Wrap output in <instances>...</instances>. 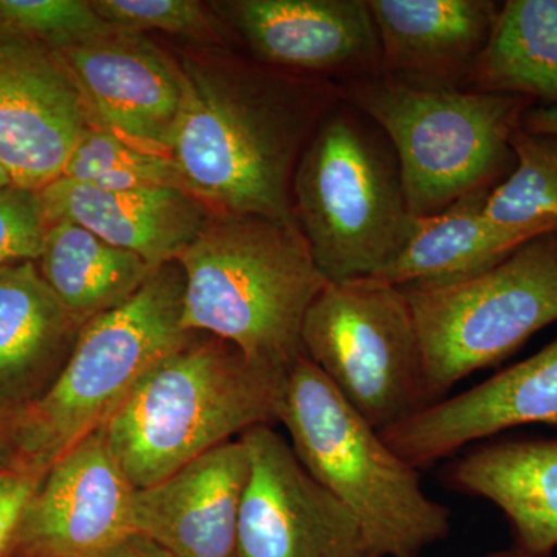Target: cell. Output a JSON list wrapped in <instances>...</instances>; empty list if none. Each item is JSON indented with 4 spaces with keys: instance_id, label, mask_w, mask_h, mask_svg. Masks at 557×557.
<instances>
[{
    "instance_id": "1",
    "label": "cell",
    "mask_w": 557,
    "mask_h": 557,
    "mask_svg": "<svg viewBox=\"0 0 557 557\" xmlns=\"http://www.w3.org/2000/svg\"><path fill=\"white\" fill-rule=\"evenodd\" d=\"M185 84L171 159L212 212L296 226L292 182L300 153L343 100L332 81L304 78L226 53L180 60Z\"/></svg>"
},
{
    "instance_id": "2",
    "label": "cell",
    "mask_w": 557,
    "mask_h": 557,
    "mask_svg": "<svg viewBox=\"0 0 557 557\" xmlns=\"http://www.w3.org/2000/svg\"><path fill=\"white\" fill-rule=\"evenodd\" d=\"M285 373L226 341L190 332L139 379L102 429L141 490L248 429L277 423Z\"/></svg>"
},
{
    "instance_id": "3",
    "label": "cell",
    "mask_w": 557,
    "mask_h": 557,
    "mask_svg": "<svg viewBox=\"0 0 557 557\" xmlns=\"http://www.w3.org/2000/svg\"><path fill=\"white\" fill-rule=\"evenodd\" d=\"M178 262L186 332L226 341L278 372L302 357L304 319L327 281L296 226L212 212Z\"/></svg>"
},
{
    "instance_id": "4",
    "label": "cell",
    "mask_w": 557,
    "mask_h": 557,
    "mask_svg": "<svg viewBox=\"0 0 557 557\" xmlns=\"http://www.w3.org/2000/svg\"><path fill=\"white\" fill-rule=\"evenodd\" d=\"M278 423L311 478L348 509L370 557H421L449 536L450 511L306 357L285 373Z\"/></svg>"
},
{
    "instance_id": "5",
    "label": "cell",
    "mask_w": 557,
    "mask_h": 557,
    "mask_svg": "<svg viewBox=\"0 0 557 557\" xmlns=\"http://www.w3.org/2000/svg\"><path fill=\"white\" fill-rule=\"evenodd\" d=\"M343 100L391 143L410 214L428 218L515 168L511 137L533 100L381 75L343 84Z\"/></svg>"
},
{
    "instance_id": "6",
    "label": "cell",
    "mask_w": 557,
    "mask_h": 557,
    "mask_svg": "<svg viewBox=\"0 0 557 557\" xmlns=\"http://www.w3.org/2000/svg\"><path fill=\"white\" fill-rule=\"evenodd\" d=\"M292 200L299 233L327 282L381 276L416 222L391 143L344 100L300 153Z\"/></svg>"
},
{
    "instance_id": "7",
    "label": "cell",
    "mask_w": 557,
    "mask_h": 557,
    "mask_svg": "<svg viewBox=\"0 0 557 557\" xmlns=\"http://www.w3.org/2000/svg\"><path fill=\"white\" fill-rule=\"evenodd\" d=\"M183 307L185 274L177 260L160 267L123 306L81 327L57 381L14 416L25 467L47 471L108 423L139 379L188 339Z\"/></svg>"
},
{
    "instance_id": "8",
    "label": "cell",
    "mask_w": 557,
    "mask_h": 557,
    "mask_svg": "<svg viewBox=\"0 0 557 557\" xmlns=\"http://www.w3.org/2000/svg\"><path fill=\"white\" fill-rule=\"evenodd\" d=\"M403 292L417 325L431 406L557 322V231L531 237L478 276Z\"/></svg>"
},
{
    "instance_id": "9",
    "label": "cell",
    "mask_w": 557,
    "mask_h": 557,
    "mask_svg": "<svg viewBox=\"0 0 557 557\" xmlns=\"http://www.w3.org/2000/svg\"><path fill=\"white\" fill-rule=\"evenodd\" d=\"M300 341L304 357L376 431L428 408L420 339L401 288L375 277L325 282Z\"/></svg>"
},
{
    "instance_id": "10",
    "label": "cell",
    "mask_w": 557,
    "mask_h": 557,
    "mask_svg": "<svg viewBox=\"0 0 557 557\" xmlns=\"http://www.w3.org/2000/svg\"><path fill=\"white\" fill-rule=\"evenodd\" d=\"M249 454L237 557H370L357 520L273 424L240 435Z\"/></svg>"
},
{
    "instance_id": "11",
    "label": "cell",
    "mask_w": 557,
    "mask_h": 557,
    "mask_svg": "<svg viewBox=\"0 0 557 557\" xmlns=\"http://www.w3.org/2000/svg\"><path fill=\"white\" fill-rule=\"evenodd\" d=\"M211 9L265 67L338 86L383 73L368 0H230Z\"/></svg>"
},
{
    "instance_id": "12",
    "label": "cell",
    "mask_w": 557,
    "mask_h": 557,
    "mask_svg": "<svg viewBox=\"0 0 557 557\" xmlns=\"http://www.w3.org/2000/svg\"><path fill=\"white\" fill-rule=\"evenodd\" d=\"M53 51L94 127L170 156L185 97L180 62L145 36L119 28Z\"/></svg>"
},
{
    "instance_id": "13",
    "label": "cell",
    "mask_w": 557,
    "mask_h": 557,
    "mask_svg": "<svg viewBox=\"0 0 557 557\" xmlns=\"http://www.w3.org/2000/svg\"><path fill=\"white\" fill-rule=\"evenodd\" d=\"M90 127L89 113L58 54L0 30V163L13 185L38 193L61 178Z\"/></svg>"
},
{
    "instance_id": "14",
    "label": "cell",
    "mask_w": 557,
    "mask_h": 557,
    "mask_svg": "<svg viewBox=\"0 0 557 557\" xmlns=\"http://www.w3.org/2000/svg\"><path fill=\"white\" fill-rule=\"evenodd\" d=\"M135 487L104 429L58 457L22 518L14 557H90L134 533Z\"/></svg>"
},
{
    "instance_id": "15",
    "label": "cell",
    "mask_w": 557,
    "mask_h": 557,
    "mask_svg": "<svg viewBox=\"0 0 557 557\" xmlns=\"http://www.w3.org/2000/svg\"><path fill=\"white\" fill-rule=\"evenodd\" d=\"M527 424H557V339L478 386L384 429L381 435L420 471L471 443Z\"/></svg>"
},
{
    "instance_id": "16",
    "label": "cell",
    "mask_w": 557,
    "mask_h": 557,
    "mask_svg": "<svg viewBox=\"0 0 557 557\" xmlns=\"http://www.w3.org/2000/svg\"><path fill=\"white\" fill-rule=\"evenodd\" d=\"M249 454L231 440L148 487L135 490L134 533L178 557H237Z\"/></svg>"
},
{
    "instance_id": "17",
    "label": "cell",
    "mask_w": 557,
    "mask_h": 557,
    "mask_svg": "<svg viewBox=\"0 0 557 557\" xmlns=\"http://www.w3.org/2000/svg\"><path fill=\"white\" fill-rule=\"evenodd\" d=\"M38 196L49 225L76 223L153 269L177 262L212 215L203 201L177 186L108 190L61 177Z\"/></svg>"
},
{
    "instance_id": "18",
    "label": "cell",
    "mask_w": 557,
    "mask_h": 557,
    "mask_svg": "<svg viewBox=\"0 0 557 557\" xmlns=\"http://www.w3.org/2000/svg\"><path fill=\"white\" fill-rule=\"evenodd\" d=\"M384 75L463 89L485 50L496 3L490 0H368Z\"/></svg>"
},
{
    "instance_id": "19",
    "label": "cell",
    "mask_w": 557,
    "mask_h": 557,
    "mask_svg": "<svg viewBox=\"0 0 557 557\" xmlns=\"http://www.w3.org/2000/svg\"><path fill=\"white\" fill-rule=\"evenodd\" d=\"M81 325L51 292L38 263L0 269V409L16 416L49 391Z\"/></svg>"
},
{
    "instance_id": "20",
    "label": "cell",
    "mask_w": 557,
    "mask_h": 557,
    "mask_svg": "<svg viewBox=\"0 0 557 557\" xmlns=\"http://www.w3.org/2000/svg\"><path fill=\"white\" fill-rule=\"evenodd\" d=\"M457 493L485 498L511 525L515 545L555 555L557 438H518L474 446L445 468Z\"/></svg>"
},
{
    "instance_id": "21",
    "label": "cell",
    "mask_w": 557,
    "mask_h": 557,
    "mask_svg": "<svg viewBox=\"0 0 557 557\" xmlns=\"http://www.w3.org/2000/svg\"><path fill=\"white\" fill-rule=\"evenodd\" d=\"M490 190L469 194L438 214L416 219L399 258L375 278L401 289L445 287L497 265L531 237L557 231L549 223H494L485 215Z\"/></svg>"
},
{
    "instance_id": "22",
    "label": "cell",
    "mask_w": 557,
    "mask_h": 557,
    "mask_svg": "<svg viewBox=\"0 0 557 557\" xmlns=\"http://www.w3.org/2000/svg\"><path fill=\"white\" fill-rule=\"evenodd\" d=\"M38 269L70 317L83 327L123 306L159 269L113 247L76 223H51Z\"/></svg>"
},
{
    "instance_id": "23",
    "label": "cell",
    "mask_w": 557,
    "mask_h": 557,
    "mask_svg": "<svg viewBox=\"0 0 557 557\" xmlns=\"http://www.w3.org/2000/svg\"><path fill=\"white\" fill-rule=\"evenodd\" d=\"M463 89L557 109V0H508Z\"/></svg>"
},
{
    "instance_id": "24",
    "label": "cell",
    "mask_w": 557,
    "mask_h": 557,
    "mask_svg": "<svg viewBox=\"0 0 557 557\" xmlns=\"http://www.w3.org/2000/svg\"><path fill=\"white\" fill-rule=\"evenodd\" d=\"M516 164L487 194L485 215L505 226L549 223L557 228V135L516 129Z\"/></svg>"
},
{
    "instance_id": "25",
    "label": "cell",
    "mask_w": 557,
    "mask_h": 557,
    "mask_svg": "<svg viewBox=\"0 0 557 557\" xmlns=\"http://www.w3.org/2000/svg\"><path fill=\"white\" fill-rule=\"evenodd\" d=\"M62 177L108 190L185 188L170 156L139 148L98 127H90L79 139Z\"/></svg>"
},
{
    "instance_id": "26",
    "label": "cell",
    "mask_w": 557,
    "mask_h": 557,
    "mask_svg": "<svg viewBox=\"0 0 557 557\" xmlns=\"http://www.w3.org/2000/svg\"><path fill=\"white\" fill-rule=\"evenodd\" d=\"M113 28L86 0H0V30L62 50Z\"/></svg>"
},
{
    "instance_id": "27",
    "label": "cell",
    "mask_w": 557,
    "mask_h": 557,
    "mask_svg": "<svg viewBox=\"0 0 557 557\" xmlns=\"http://www.w3.org/2000/svg\"><path fill=\"white\" fill-rule=\"evenodd\" d=\"M102 21L119 30L163 32L180 38L225 42L219 16L196 0H94L90 2Z\"/></svg>"
},
{
    "instance_id": "28",
    "label": "cell",
    "mask_w": 557,
    "mask_h": 557,
    "mask_svg": "<svg viewBox=\"0 0 557 557\" xmlns=\"http://www.w3.org/2000/svg\"><path fill=\"white\" fill-rule=\"evenodd\" d=\"M47 228L38 193L20 186L0 190V269L38 262Z\"/></svg>"
},
{
    "instance_id": "29",
    "label": "cell",
    "mask_w": 557,
    "mask_h": 557,
    "mask_svg": "<svg viewBox=\"0 0 557 557\" xmlns=\"http://www.w3.org/2000/svg\"><path fill=\"white\" fill-rule=\"evenodd\" d=\"M46 471L17 468L0 474V557H14L25 509Z\"/></svg>"
},
{
    "instance_id": "30",
    "label": "cell",
    "mask_w": 557,
    "mask_h": 557,
    "mask_svg": "<svg viewBox=\"0 0 557 557\" xmlns=\"http://www.w3.org/2000/svg\"><path fill=\"white\" fill-rule=\"evenodd\" d=\"M90 557H178L170 549L161 547L152 539L143 536L139 533H132L121 539L116 544L102 549Z\"/></svg>"
},
{
    "instance_id": "31",
    "label": "cell",
    "mask_w": 557,
    "mask_h": 557,
    "mask_svg": "<svg viewBox=\"0 0 557 557\" xmlns=\"http://www.w3.org/2000/svg\"><path fill=\"white\" fill-rule=\"evenodd\" d=\"M14 416L0 409V474L25 467L14 435Z\"/></svg>"
},
{
    "instance_id": "32",
    "label": "cell",
    "mask_w": 557,
    "mask_h": 557,
    "mask_svg": "<svg viewBox=\"0 0 557 557\" xmlns=\"http://www.w3.org/2000/svg\"><path fill=\"white\" fill-rule=\"evenodd\" d=\"M520 127L533 134L557 135V109L547 106L530 108L523 115Z\"/></svg>"
},
{
    "instance_id": "33",
    "label": "cell",
    "mask_w": 557,
    "mask_h": 557,
    "mask_svg": "<svg viewBox=\"0 0 557 557\" xmlns=\"http://www.w3.org/2000/svg\"><path fill=\"white\" fill-rule=\"evenodd\" d=\"M485 557H555V555H536V553L527 552L518 545H512L511 548L498 549V552L490 553Z\"/></svg>"
},
{
    "instance_id": "34",
    "label": "cell",
    "mask_w": 557,
    "mask_h": 557,
    "mask_svg": "<svg viewBox=\"0 0 557 557\" xmlns=\"http://www.w3.org/2000/svg\"><path fill=\"white\" fill-rule=\"evenodd\" d=\"M10 186H14L13 182H11L9 172H7L5 168L0 163V190L10 188Z\"/></svg>"
}]
</instances>
